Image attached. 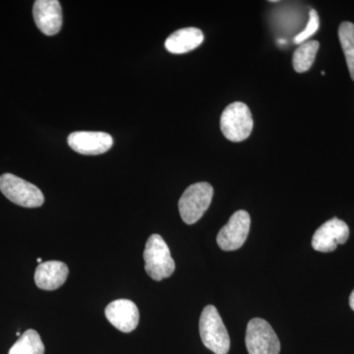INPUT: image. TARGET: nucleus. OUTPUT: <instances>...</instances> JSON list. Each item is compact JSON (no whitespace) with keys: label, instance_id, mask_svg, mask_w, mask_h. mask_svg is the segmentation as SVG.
<instances>
[{"label":"nucleus","instance_id":"f257e3e1","mask_svg":"<svg viewBox=\"0 0 354 354\" xmlns=\"http://www.w3.org/2000/svg\"><path fill=\"white\" fill-rule=\"evenodd\" d=\"M200 337L204 346L215 354H227L230 348V335L218 310L208 305L203 310L199 322Z\"/></svg>","mask_w":354,"mask_h":354},{"label":"nucleus","instance_id":"f03ea898","mask_svg":"<svg viewBox=\"0 0 354 354\" xmlns=\"http://www.w3.org/2000/svg\"><path fill=\"white\" fill-rule=\"evenodd\" d=\"M143 256L147 274L153 281H162L174 274L176 263L169 246L160 235L153 234L149 237Z\"/></svg>","mask_w":354,"mask_h":354},{"label":"nucleus","instance_id":"7ed1b4c3","mask_svg":"<svg viewBox=\"0 0 354 354\" xmlns=\"http://www.w3.org/2000/svg\"><path fill=\"white\" fill-rule=\"evenodd\" d=\"M214 196V188L208 183L192 184L179 199L181 218L187 225L197 223L206 213Z\"/></svg>","mask_w":354,"mask_h":354},{"label":"nucleus","instance_id":"20e7f679","mask_svg":"<svg viewBox=\"0 0 354 354\" xmlns=\"http://www.w3.org/2000/svg\"><path fill=\"white\" fill-rule=\"evenodd\" d=\"M253 127L252 113L243 102L228 104L221 114V130L230 141H244L250 136Z\"/></svg>","mask_w":354,"mask_h":354},{"label":"nucleus","instance_id":"39448f33","mask_svg":"<svg viewBox=\"0 0 354 354\" xmlns=\"http://www.w3.org/2000/svg\"><path fill=\"white\" fill-rule=\"evenodd\" d=\"M0 191L7 199L24 208H39L44 202L43 192L36 185L14 174L0 176Z\"/></svg>","mask_w":354,"mask_h":354},{"label":"nucleus","instance_id":"423d86ee","mask_svg":"<svg viewBox=\"0 0 354 354\" xmlns=\"http://www.w3.org/2000/svg\"><path fill=\"white\" fill-rule=\"evenodd\" d=\"M245 342L249 354H279L281 342L267 321L254 318L247 325Z\"/></svg>","mask_w":354,"mask_h":354},{"label":"nucleus","instance_id":"0eeeda50","mask_svg":"<svg viewBox=\"0 0 354 354\" xmlns=\"http://www.w3.org/2000/svg\"><path fill=\"white\" fill-rule=\"evenodd\" d=\"M251 218L244 209L235 212L225 225L218 236L216 242L223 251H234L241 248L245 243L250 230Z\"/></svg>","mask_w":354,"mask_h":354},{"label":"nucleus","instance_id":"6e6552de","mask_svg":"<svg viewBox=\"0 0 354 354\" xmlns=\"http://www.w3.org/2000/svg\"><path fill=\"white\" fill-rule=\"evenodd\" d=\"M348 237V225L344 221L334 218L316 230L312 239V247L319 252H333L337 245L346 243Z\"/></svg>","mask_w":354,"mask_h":354},{"label":"nucleus","instance_id":"1a4fd4ad","mask_svg":"<svg viewBox=\"0 0 354 354\" xmlns=\"http://www.w3.org/2000/svg\"><path fill=\"white\" fill-rule=\"evenodd\" d=\"M68 145L81 155H101L113 147V139L108 133L78 131L69 135Z\"/></svg>","mask_w":354,"mask_h":354},{"label":"nucleus","instance_id":"9d476101","mask_svg":"<svg viewBox=\"0 0 354 354\" xmlns=\"http://www.w3.org/2000/svg\"><path fill=\"white\" fill-rule=\"evenodd\" d=\"M35 23L46 36H55L62 27V9L57 0H37L32 8Z\"/></svg>","mask_w":354,"mask_h":354},{"label":"nucleus","instance_id":"9b49d317","mask_svg":"<svg viewBox=\"0 0 354 354\" xmlns=\"http://www.w3.org/2000/svg\"><path fill=\"white\" fill-rule=\"evenodd\" d=\"M104 314L109 322L123 333L132 332L139 324L138 307L131 300H114L106 306Z\"/></svg>","mask_w":354,"mask_h":354},{"label":"nucleus","instance_id":"f8f14e48","mask_svg":"<svg viewBox=\"0 0 354 354\" xmlns=\"http://www.w3.org/2000/svg\"><path fill=\"white\" fill-rule=\"evenodd\" d=\"M66 264L59 261H48L41 263L35 272V283L44 290H55L64 285L68 277Z\"/></svg>","mask_w":354,"mask_h":354},{"label":"nucleus","instance_id":"ddd939ff","mask_svg":"<svg viewBox=\"0 0 354 354\" xmlns=\"http://www.w3.org/2000/svg\"><path fill=\"white\" fill-rule=\"evenodd\" d=\"M204 41V34L198 28H183L172 32L165 41V46L167 51L174 55H183L195 50Z\"/></svg>","mask_w":354,"mask_h":354},{"label":"nucleus","instance_id":"4468645a","mask_svg":"<svg viewBox=\"0 0 354 354\" xmlns=\"http://www.w3.org/2000/svg\"><path fill=\"white\" fill-rule=\"evenodd\" d=\"M320 44L317 41H307L299 44L293 53V68L297 73H304L308 71L315 62Z\"/></svg>","mask_w":354,"mask_h":354},{"label":"nucleus","instance_id":"2eb2a0df","mask_svg":"<svg viewBox=\"0 0 354 354\" xmlns=\"http://www.w3.org/2000/svg\"><path fill=\"white\" fill-rule=\"evenodd\" d=\"M8 354H44V346L39 333L35 330H26Z\"/></svg>","mask_w":354,"mask_h":354},{"label":"nucleus","instance_id":"dca6fc26","mask_svg":"<svg viewBox=\"0 0 354 354\" xmlns=\"http://www.w3.org/2000/svg\"><path fill=\"white\" fill-rule=\"evenodd\" d=\"M339 39L341 41L342 50L346 57V64L354 81V24L353 23L342 22L339 28Z\"/></svg>","mask_w":354,"mask_h":354},{"label":"nucleus","instance_id":"f3484780","mask_svg":"<svg viewBox=\"0 0 354 354\" xmlns=\"http://www.w3.org/2000/svg\"><path fill=\"white\" fill-rule=\"evenodd\" d=\"M320 26V19H319L318 13L316 10H311L309 13V21L307 23L306 27L301 32L297 35L295 38V43L297 44H301L307 41L310 37L313 36L314 34L319 30Z\"/></svg>","mask_w":354,"mask_h":354},{"label":"nucleus","instance_id":"a211bd4d","mask_svg":"<svg viewBox=\"0 0 354 354\" xmlns=\"http://www.w3.org/2000/svg\"><path fill=\"white\" fill-rule=\"evenodd\" d=\"M349 305H351V309L354 311V290L351 292V297H349Z\"/></svg>","mask_w":354,"mask_h":354},{"label":"nucleus","instance_id":"6ab92c4d","mask_svg":"<svg viewBox=\"0 0 354 354\" xmlns=\"http://www.w3.org/2000/svg\"><path fill=\"white\" fill-rule=\"evenodd\" d=\"M37 261H38V263H39V264H41V258H38V260H37Z\"/></svg>","mask_w":354,"mask_h":354}]
</instances>
